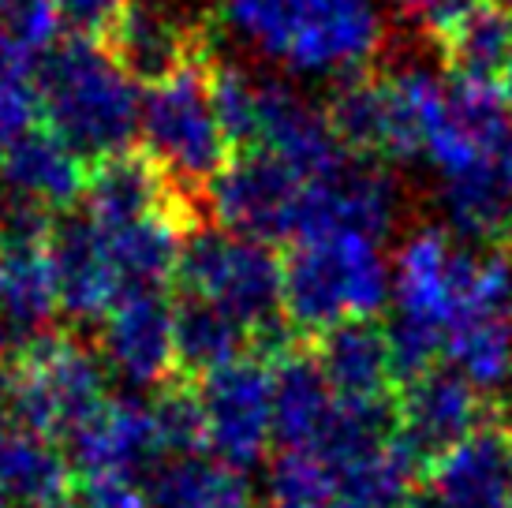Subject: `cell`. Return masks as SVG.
Listing matches in <instances>:
<instances>
[{
  "label": "cell",
  "instance_id": "6da1fadb",
  "mask_svg": "<svg viewBox=\"0 0 512 508\" xmlns=\"http://www.w3.org/2000/svg\"><path fill=\"white\" fill-rule=\"evenodd\" d=\"M501 299H512L509 254H479L456 232L415 228L393 254V325L385 329L400 378L434 370L449 333Z\"/></svg>",
  "mask_w": 512,
  "mask_h": 508
},
{
  "label": "cell",
  "instance_id": "7a4b0ae2",
  "mask_svg": "<svg viewBox=\"0 0 512 508\" xmlns=\"http://www.w3.org/2000/svg\"><path fill=\"white\" fill-rule=\"evenodd\" d=\"M228 27L307 79H359L385 42L378 0H225Z\"/></svg>",
  "mask_w": 512,
  "mask_h": 508
},
{
  "label": "cell",
  "instance_id": "3957f363",
  "mask_svg": "<svg viewBox=\"0 0 512 508\" xmlns=\"http://www.w3.org/2000/svg\"><path fill=\"white\" fill-rule=\"evenodd\" d=\"M139 79L120 57L101 42L72 38L49 53L38 71L42 113L49 131L68 142L75 154L90 161L128 154V142L139 135Z\"/></svg>",
  "mask_w": 512,
  "mask_h": 508
},
{
  "label": "cell",
  "instance_id": "277c9868",
  "mask_svg": "<svg viewBox=\"0 0 512 508\" xmlns=\"http://www.w3.org/2000/svg\"><path fill=\"white\" fill-rule=\"evenodd\" d=\"M393 303V262L367 232H311L285 258L281 314L303 333L326 337L341 325L370 322Z\"/></svg>",
  "mask_w": 512,
  "mask_h": 508
},
{
  "label": "cell",
  "instance_id": "5b68a950",
  "mask_svg": "<svg viewBox=\"0 0 512 508\" xmlns=\"http://www.w3.org/2000/svg\"><path fill=\"white\" fill-rule=\"evenodd\" d=\"M139 139L146 161L180 195L210 191L228 161V142L214 105V64L199 53L180 71L157 79L143 90Z\"/></svg>",
  "mask_w": 512,
  "mask_h": 508
},
{
  "label": "cell",
  "instance_id": "8992f818",
  "mask_svg": "<svg viewBox=\"0 0 512 508\" xmlns=\"http://www.w3.org/2000/svg\"><path fill=\"white\" fill-rule=\"evenodd\" d=\"M109 400V370L101 352L72 333L23 340L12 359L8 411L15 426L45 441H72Z\"/></svg>",
  "mask_w": 512,
  "mask_h": 508
},
{
  "label": "cell",
  "instance_id": "52a82bcc",
  "mask_svg": "<svg viewBox=\"0 0 512 508\" xmlns=\"http://www.w3.org/2000/svg\"><path fill=\"white\" fill-rule=\"evenodd\" d=\"M180 284L187 288V299L217 307L255 337L281 314L285 262L273 254L270 243L247 240L228 228H210L187 236Z\"/></svg>",
  "mask_w": 512,
  "mask_h": 508
},
{
  "label": "cell",
  "instance_id": "ba28073f",
  "mask_svg": "<svg viewBox=\"0 0 512 508\" xmlns=\"http://www.w3.org/2000/svg\"><path fill=\"white\" fill-rule=\"evenodd\" d=\"M53 217L27 202L0 210V329L42 337L60 314L57 266H53Z\"/></svg>",
  "mask_w": 512,
  "mask_h": 508
},
{
  "label": "cell",
  "instance_id": "9c48e42d",
  "mask_svg": "<svg viewBox=\"0 0 512 508\" xmlns=\"http://www.w3.org/2000/svg\"><path fill=\"white\" fill-rule=\"evenodd\" d=\"M307 191L311 184L285 169L281 161H273L262 150H243L221 169L206 195H210V210L228 232L258 243H296L303 232Z\"/></svg>",
  "mask_w": 512,
  "mask_h": 508
},
{
  "label": "cell",
  "instance_id": "30bf717a",
  "mask_svg": "<svg viewBox=\"0 0 512 508\" xmlns=\"http://www.w3.org/2000/svg\"><path fill=\"white\" fill-rule=\"evenodd\" d=\"M199 411L206 430V452L247 471L258 464L270 441L273 423V363L243 355L232 367L199 381Z\"/></svg>",
  "mask_w": 512,
  "mask_h": 508
},
{
  "label": "cell",
  "instance_id": "8fae6325",
  "mask_svg": "<svg viewBox=\"0 0 512 508\" xmlns=\"http://www.w3.org/2000/svg\"><path fill=\"white\" fill-rule=\"evenodd\" d=\"M247 150L270 154L273 161L303 176L307 184H322L352 161V154L344 150L329 124L326 109H318L311 98L273 79H262L255 142Z\"/></svg>",
  "mask_w": 512,
  "mask_h": 508
},
{
  "label": "cell",
  "instance_id": "7c38bea8",
  "mask_svg": "<svg viewBox=\"0 0 512 508\" xmlns=\"http://www.w3.org/2000/svg\"><path fill=\"white\" fill-rule=\"evenodd\" d=\"M165 464L154 404L109 396L105 408L72 438V467L86 482H135Z\"/></svg>",
  "mask_w": 512,
  "mask_h": 508
},
{
  "label": "cell",
  "instance_id": "4fadbf2b",
  "mask_svg": "<svg viewBox=\"0 0 512 508\" xmlns=\"http://www.w3.org/2000/svg\"><path fill=\"white\" fill-rule=\"evenodd\" d=\"M101 363L135 389L165 385L180 370L176 307L161 292H128L101 322Z\"/></svg>",
  "mask_w": 512,
  "mask_h": 508
},
{
  "label": "cell",
  "instance_id": "5bb4252c",
  "mask_svg": "<svg viewBox=\"0 0 512 508\" xmlns=\"http://www.w3.org/2000/svg\"><path fill=\"white\" fill-rule=\"evenodd\" d=\"M397 441L419 460H438L483 430V393L456 370H427L404 385Z\"/></svg>",
  "mask_w": 512,
  "mask_h": 508
},
{
  "label": "cell",
  "instance_id": "9a60e30c",
  "mask_svg": "<svg viewBox=\"0 0 512 508\" xmlns=\"http://www.w3.org/2000/svg\"><path fill=\"white\" fill-rule=\"evenodd\" d=\"M408 508H512V460L505 438L479 430L438 456L427 471V486Z\"/></svg>",
  "mask_w": 512,
  "mask_h": 508
},
{
  "label": "cell",
  "instance_id": "2e32d148",
  "mask_svg": "<svg viewBox=\"0 0 512 508\" xmlns=\"http://www.w3.org/2000/svg\"><path fill=\"white\" fill-rule=\"evenodd\" d=\"M53 266H57L60 314L75 322H105L128 284L116 273L113 254L90 217H72L53 232Z\"/></svg>",
  "mask_w": 512,
  "mask_h": 508
},
{
  "label": "cell",
  "instance_id": "e0dca14e",
  "mask_svg": "<svg viewBox=\"0 0 512 508\" xmlns=\"http://www.w3.org/2000/svg\"><path fill=\"white\" fill-rule=\"evenodd\" d=\"M393 213H397L393 180L370 161H348L337 176L311 184L299 236L344 228V232H367L382 240V232H389L393 225Z\"/></svg>",
  "mask_w": 512,
  "mask_h": 508
},
{
  "label": "cell",
  "instance_id": "ac0fdd59",
  "mask_svg": "<svg viewBox=\"0 0 512 508\" xmlns=\"http://www.w3.org/2000/svg\"><path fill=\"white\" fill-rule=\"evenodd\" d=\"M314 359L326 374L337 404H352V408H382L385 393L397 378L389 333L374 322L341 325L326 333Z\"/></svg>",
  "mask_w": 512,
  "mask_h": 508
},
{
  "label": "cell",
  "instance_id": "d6986e66",
  "mask_svg": "<svg viewBox=\"0 0 512 508\" xmlns=\"http://www.w3.org/2000/svg\"><path fill=\"white\" fill-rule=\"evenodd\" d=\"M86 161L53 131H30L0 157V184L15 202L53 213L86 191Z\"/></svg>",
  "mask_w": 512,
  "mask_h": 508
},
{
  "label": "cell",
  "instance_id": "ffe728a7",
  "mask_svg": "<svg viewBox=\"0 0 512 508\" xmlns=\"http://www.w3.org/2000/svg\"><path fill=\"white\" fill-rule=\"evenodd\" d=\"M0 494L12 508H68L75 494L72 456L57 441L0 423Z\"/></svg>",
  "mask_w": 512,
  "mask_h": 508
},
{
  "label": "cell",
  "instance_id": "44dd1931",
  "mask_svg": "<svg viewBox=\"0 0 512 508\" xmlns=\"http://www.w3.org/2000/svg\"><path fill=\"white\" fill-rule=\"evenodd\" d=\"M337 408L314 355L285 352L273 359V423L285 449H322Z\"/></svg>",
  "mask_w": 512,
  "mask_h": 508
},
{
  "label": "cell",
  "instance_id": "7402d4cb",
  "mask_svg": "<svg viewBox=\"0 0 512 508\" xmlns=\"http://www.w3.org/2000/svg\"><path fill=\"white\" fill-rule=\"evenodd\" d=\"M382 79V105H385V142L382 157L412 161L423 157L434 124L449 105V83L430 68H397Z\"/></svg>",
  "mask_w": 512,
  "mask_h": 508
},
{
  "label": "cell",
  "instance_id": "603a6c76",
  "mask_svg": "<svg viewBox=\"0 0 512 508\" xmlns=\"http://www.w3.org/2000/svg\"><path fill=\"white\" fill-rule=\"evenodd\" d=\"M120 64L146 83H157L172 71H180L187 60H195L202 53V42L187 27H180V19L161 8V4H143L131 0L124 23L116 27V34L109 38Z\"/></svg>",
  "mask_w": 512,
  "mask_h": 508
},
{
  "label": "cell",
  "instance_id": "cb8c5ba5",
  "mask_svg": "<svg viewBox=\"0 0 512 508\" xmlns=\"http://www.w3.org/2000/svg\"><path fill=\"white\" fill-rule=\"evenodd\" d=\"M180 191L161 176V172L135 154H120L94 165L90 180H86L83 202H86V217L101 228L113 225H128V221H139L146 213L161 210L169 202H180Z\"/></svg>",
  "mask_w": 512,
  "mask_h": 508
},
{
  "label": "cell",
  "instance_id": "d4e9b609",
  "mask_svg": "<svg viewBox=\"0 0 512 508\" xmlns=\"http://www.w3.org/2000/svg\"><path fill=\"white\" fill-rule=\"evenodd\" d=\"M154 508H251V482L240 467L210 452L165 460L150 482Z\"/></svg>",
  "mask_w": 512,
  "mask_h": 508
},
{
  "label": "cell",
  "instance_id": "484cf974",
  "mask_svg": "<svg viewBox=\"0 0 512 508\" xmlns=\"http://www.w3.org/2000/svg\"><path fill=\"white\" fill-rule=\"evenodd\" d=\"M441 49L453 64L456 79H471V83L501 79L512 60L509 0H475L441 38Z\"/></svg>",
  "mask_w": 512,
  "mask_h": 508
},
{
  "label": "cell",
  "instance_id": "4316f807",
  "mask_svg": "<svg viewBox=\"0 0 512 508\" xmlns=\"http://www.w3.org/2000/svg\"><path fill=\"white\" fill-rule=\"evenodd\" d=\"M415 497V456L397 438L341 467L333 508H408Z\"/></svg>",
  "mask_w": 512,
  "mask_h": 508
},
{
  "label": "cell",
  "instance_id": "83f0119b",
  "mask_svg": "<svg viewBox=\"0 0 512 508\" xmlns=\"http://www.w3.org/2000/svg\"><path fill=\"white\" fill-rule=\"evenodd\" d=\"M247 340L251 333L217 307H206L199 299H184L176 307V363L199 381L243 359Z\"/></svg>",
  "mask_w": 512,
  "mask_h": 508
},
{
  "label": "cell",
  "instance_id": "f1b7e54d",
  "mask_svg": "<svg viewBox=\"0 0 512 508\" xmlns=\"http://www.w3.org/2000/svg\"><path fill=\"white\" fill-rule=\"evenodd\" d=\"M341 490V467L318 449H285L266 475L270 508H333Z\"/></svg>",
  "mask_w": 512,
  "mask_h": 508
},
{
  "label": "cell",
  "instance_id": "f546056e",
  "mask_svg": "<svg viewBox=\"0 0 512 508\" xmlns=\"http://www.w3.org/2000/svg\"><path fill=\"white\" fill-rule=\"evenodd\" d=\"M42 113V90L34 75V57L0 34V157L34 131Z\"/></svg>",
  "mask_w": 512,
  "mask_h": 508
},
{
  "label": "cell",
  "instance_id": "4dcf8cb0",
  "mask_svg": "<svg viewBox=\"0 0 512 508\" xmlns=\"http://www.w3.org/2000/svg\"><path fill=\"white\" fill-rule=\"evenodd\" d=\"M258 90L262 79H255L251 71L236 68V64H217L214 68V105L221 116V127L232 146H251L255 142V124H258Z\"/></svg>",
  "mask_w": 512,
  "mask_h": 508
},
{
  "label": "cell",
  "instance_id": "1f68e13d",
  "mask_svg": "<svg viewBox=\"0 0 512 508\" xmlns=\"http://www.w3.org/2000/svg\"><path fill=\"white\" fill-rule=\"evenodd\" d=\"M64 30L60 0H0V34L19 49L45 53L57 45V34Z\"/></svg>",
  "mask_w": 512,
  "mask_h": 508
},
{
  "label": "cell",
  "instance_id": "d6a6232c",
  "mask_svg": "<svg viewBox=\"0 0 512 508\" xmlns=\"http://www.w3.org/2000/svg\"><path fill=\"white\" fill-rule=\"evenodd\" d=\"M154 415L157 430H161V445H165V460L206 452V430H202V411L195 393L172 389L161 400H154Z\"/></svg>",
  "mask_w": 512,
  "mask_h": 508
},
{
  "label": "cell",
  "instance_id": "836d02e7",
  "mask_svg": "<svg viewBox=\"0 0 512 508\" xmlns=\"http://www.w3.org/2000/svg\"><path fill=\"white\" fill-rule=\"evenodd\" d=\"M131 0H60L64 27L72 30L79 42H101L109 45L116 27L124 23Z\"/></svg>",
  "mask_w": 512,
  "mask_h": 508
},
{
  "label": "cell",
  "instance_id": "e575fe53",
  "mask_svg": "<svg viewBox=\"0 0 512 508\" xmlns=\"http://www.w3.org/2000/svg\"><path fill=\"white\" fill-rule=\"evenodd\" d=\"M393 4L400 8L404 19H412V23H419L423 30L445 38L449 27H453L460 15L468 12L475 0H393Z\"/></svg>",
  "mask_w": 512,
  "mask_h": 508
},
{
  "label": "cell",
  "instance_id": "d590c367",
  "mask_svg": "<svg viewBox=\"0 0 512 508\" xmlns=\"http://www.w3.org/2000/svg\"><path fill=\"white\" fill-rule=\"evenodd\" d=\"M498 180H501V187H505V195L512 198V127H509V135H505V142H501V154H498Z\"/></svg>",
  "mask_w": 512,
  "mask_h": 508
},
{
  "label": "cell",
  "instance_id": "8d00e7d4",
  "mask_svg": "<svg viewBox=\"0 0 512 508\" xmlns=\"http://www.w3.org/2000/svg\"><path fill=\"white\" fill-rule=\"evenodd\" d=\"M8 385H12V363L0 355V408L8 404Z\"/></svg>",
  "mask_w": 512,
  "mask_h": 508
},
{
  "label": "cell",
  "instance_id": "74e56055",
  "mask_svg": "<svg viewBox=\"0 0 512 508\" xmlns=\"http://www.w3.org/2000/svg\"><path fill=\"white\" fill-rule=\"evenodd\" d=\"M501 98L509 101V109H512V60H509V68H505V75H501Z\"/></svg>",
  "mask_w": 512,
  "mask_h": 508
},
{
  "label": "cell",
  "instance_id": "f35d334b",
  "mask_svg": "<svg viewBox=\"0 0 512 508\" xmlns=\"http://www.w3.org/2000/svg\"><path fill=\"white\" fill-rule=\"evenodd\" d=\"M505 445H509V460H512V423H509V434H505Z\"/></svg>",
  "mask_w": 512,
  "mask_h": 508
},
{
  "label": "cell",
  "instance_id": "ab89813d",
  "mask_svg": "<svg viewBox=\"0 0 512 508\" xmlns=\"http://www.w3.org/2000/svg\"><path fill=\"white\" fill-rule=\"evenodd\" d=\"M0 508H12V505H8V501H4V494H0Z\"/></svg>",
  "mask_w": 512,
  "mask_h": 508
},
{
  "label": "cell",
  "instance_id": "60d3db41",
  "mask_svg": "<svg viewBox=\"0 0 512 508\" xmlns=\"http://www.w3.org/2000/svg\"><path fill=\"white\" fill-rule=\"evenodd\" d=\"M509 243H512V221H509Z\"/></svg>",
  "mask_w": 512,
  "mask_h": 508
}]
</instances>
